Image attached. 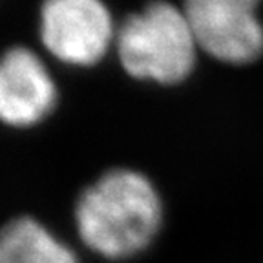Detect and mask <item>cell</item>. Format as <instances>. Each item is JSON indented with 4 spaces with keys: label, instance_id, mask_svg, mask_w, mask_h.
I'll list each match as a JSON object with an SVG mask.
<instances>
[{
    "label": "cell",
    "instance_id": "3",
    "mask_svg": "<svg viewBox=\"0 0 263 263\" xmlns=\"http://www.w3.org/2000/svg\"><path fill=\"white\" fill-rule=\"evenodd\" d=\"M41 41L64 64L91 66L106 55L117 33L97 0H49L41 9Z\"/></svg>",
    "mask_w": 263,
    "mask_h": 263
},
{
    "label": "cell",
    "instance_id": "5",
    "mask_svg": "<svg viewBox=\"0 0 263 263\" xmlns=\"http://www.w3.org/2000/svg\"><path fill=\"white\" fill-rule=\"evenodd\" d=\"M57 104V84L31 49L16 46L0 57V123L28 128L41 123Z\"/></svg>",
    "mask_w": 263,
    "mask_h": 263
},
{
    "label": "cell",
    "instance_id": "1",
    "mask_svg": "<svg viewBox=\"0 0 263 263\" xmlns=\"http://www.w3.org/2000/svg\"><path fill=\"white\" fill-rule=\"evenodd\" d=\"M163 205L146 176L132 168L103 174L79 196L75 227L82 243L108 259L139 254L157 236Z\"/></svg>",
    "mask_w": 263,
    "mask_h": 263
},
{
    "label": "cell",
    "instance_id": "4",
    "mask_svg": "<svg viewBox=\"0 0 263 263\" xmlns=\"http://www.w3.org/2000/svg\"><path fill=\"white\" fill-rule=\"evenodd\" d=\"M252 0H190L185 15L197 48L230 64L256 61L263 51V26Z\"/></svg>",
    "mask_w": 263,
    "mask_h": 263
},
{
    "label": "cell",
    "instance_id": "6",
    "mask_svg": "<svg viewBox=\"0 0 263 263\" xmlns=\"http://www.w3.org/2000/svg\"><path fill=\"white\" fill-rule=\"evenodd\" d=\"M0 263H79V259L51 230L24 216L0 229Z\"/></svg>",
    "mask_w": 263,
    "mask_h": 263
},
{
    "label": "cell",
    "instance_id": "2",
    "mask_svg": "<svg viewBox=\"0 0 263 263\" xmlns=\"http://www.w3.org/2000/svg\"><path fill=\"white\" fill-rule=\"evenodd\" d=\"M115 44L123 68L141 81L176 84L196 64L197 44L185 9L166 2L132 13L117 31Z\"/></svg>",
    "mask_w": 263,
    "mask_h": 263
}]
</instances>
